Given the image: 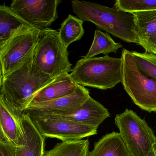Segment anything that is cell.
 Segmentation results:
<instances>
[{"label": "cell", "instance_id": "3", "mask_svg": "<svg viewBox=\"0 0 156 156\" xmlns=\"http://www.w3.org/2000/svg\"><path fill=\"white\" fill-rule=\"evenodd\" d=\"M79 85L100 90L112 89L122 82L121 57L107 55L78 61L70 73Z\"/></svg>", "mask_w": 156, "mask_h": 156}, {"label": "cell", "instance_id": "9", "mask_svg": "<svg viewBox=\"0 0 156 156\" xmlns=\"http://www.w3.org/2000/svg\"><path fill=\"white\" fill-rule=\"evenodd\" d=\"M60 0H12L10 7L24 20L38 29L49 28L58 18Z\"/></svg>", "mask_w": 156, "mask_h": 156}, {"label": "cell", "instance_id": "13", "mask_svg": "<svg viewBox=\"0 0 156 156\" xmlns=\"http://www.w3.org/2000/svg\"><path fill=\"white\" fill-rule=\"evenodd\" d=\"M23 135L16 146L15 156H44L45 139L27 113L22 119Z\"/></svg>", "mask_w": 156, "mask_h": 156}, {"label": "cell", "instance_id": "16", "mask_svg": "<svg viewBox=\"0 0 156 156\" xmlns=\"http://www.w3.org/2000/svg\"><path fill=\"white\" fill-rule=\"evenodd\" d=\"M88 156H131L119 133L112 132L95 143Z\"/></svg>", "mask_w": 156, "mask_h": 156}, {"label": "cell", "instance_id": "1", "mask_svg": "<svg viewBox=\"0 0 156 156\" xmlns=\"http://www.w3.org/2000/svg\"><path fill=\"white\" fill-rule=\"evenodd\" d=\"M33 53L0 79V98L24 112L37 93L56 78L45 74L34 64Z\"/></svg>", "mask_w": 156, "mask_h": 156}, {"label": "cell", "instance_id": "22", "mask_svg": "<svg viewBox=\"0 0 156 156\" xmlns=\"http://www.w3.org/2000/svg\"><path fill=\"white\" fill-rule=\"evenodd\" d=\"M114 7L129 13L156 11V0H117Z\"/></svg>", "mask_w": 156, "mask_h": 156}, {"label": "cell", "instance_id": "11", "mask_svg": "<svg viewBox=\"0 0 156 156\" xmlns=\"http://www.w3.org/2000/svg\"><path fill=\"white\" fill-rule=\"evenodd\" d=\"M24 113L0 98V140L18 145L23 135L22 119Z\"/></svg>", "mask_w": 156, "mask_h": 156}, {"label": "cell", "instance_id": "18", "mask_svg": "<svg viewBox=\"0 0 156 156\" xmlns=\"http://www.w3.org/2000/svg\"><path fill=\"white\" fill-rule=\"evenodd\" d=\"M123 47L121 43L115 42L109 34L96 30L90 49L86 55L82 56V58L89 59L100 54L107 55L111 53H116Z\"/></svg>", "mask_w": 156, "mask_h": 156}, {"label": "cell", "instance_id": "12", "mask_svg": "<svg viewBox=\"0 0 156 156\" xmlns=\"http://www.w3.org/2000/svg\"><path fill=\"white\" fill-rule=\"evenodd\" d=\"M42 115L64 119L98 128L100 124L110 116L108 110L91 96L83 105L73 111L68 113Z\"/></svg>", "mask_w": 156, "mask_h": 156}, {"label": "cell", "instance_id": "21", "mask_svg": "<svg viewBox=\"0 0 156 156\" xmlns=\"http://www.w3.org/2000/svg\"><path fill=\"white\" fill-rule=\"evenodd\" d=\"M140 71L148 77L156 81V55L145 52L131 51Z\"/></svg>", "mask_w": 156, "mask_h": 156}, {"label": "cell", "instance_id": "20", "mask_svg": "<svg viewBox=\"0 0 156 156\" xmlns=\"http://www.w3.org/2000/svg\"><path fill=\"white\" fill-rule=\"evenodd\" d=\"M83 22L78 17L69 14L62 23L59 30V35L66 47L68 48L71 44L82 39L85 32Z\"/></svg>", "mask_w": 156, "mask_h": 156}, {"label": "cell", "instance_id": "25", "mask_svg": "<svg viewBox=\"0 0 156 156\" xmlns=\"http://www.w3.org/2000/svg\"><path fill=\"white\" fill-rule=\"evenodd\" d=\"M153 54H154L156 55V46H155V49H154V51H153Z\"/></svg>", "mask_w": 156, "mask_h": 156}, {"label": "cell", "instance_id": "15", "mask_svg": "<svg viewBox=\"0 0 156 156\" xmlns=\"http://www.w3.org/2000/svg\"><path fill=\"white\" fill-rule=\"evenodd\" d=\"M79 86L70 74L62 75L41 89L32 102H44L66 96L73 93Z\"/></svg>", "mask_w": 156, "mask_h": 156}, {"label": "cell", "instance_id": "7", "mask_svg": "<svg viewBox=\"0 0 156 156\" xmlns=\"http://www.w3.org/2000/svg\"><path fill=\"white\" fill-rule=\"evenodd\" d=\"M41 30L23 26L0 46L1 78L15 70L33 52Z\"/></svg>", "mask_w": 156, "mask_h": 156}, {"label": "cell", "instance_id": "5", "mask_svg": "<svg viewBox=\"0 0 156 156\" xmlns=\"http://www.w3.org/2000/svg\"><path fill=\"white\" fill-rule=\"evenodd\" d=\"M121 83L135 105L148 112H156V81L141 73L131 51L123 49Z\"/></svg>", "mask_w": 156, "mask_h": 156}, {"label": "cell", "instance_id": "17", "mask_svg": "<svg viewBox=\"0 0 156 156\" xmlns=\"http://www.w3.org/2000/svg\"><path fill=\"white\" fill-rule=\"evenodd\" d=\"M24 26H34L24 20L10 7L5 4L0 6V46Z\"/></svg>", "mask_w": 156, "mask_h": 156}, {"label": "cell", "instance_id": "14", "mask_svg": "<svg viewBox=\"0 0 156 156\" xmlns=\"http://www.w3.org/2000/svg\"><path fill=\"white\" fill-rule=\"evenodd\" d=\"M139 45L153 54L156 44V11L132 13Z\"/></svg>", "mask_w": 156, "mask_h": 156}, {"label": "cell", "instance_id": "8", "mask_svg": "<svg viewBox=\"0 0 156 156\" xmlns=\"http://www.w3.org/2000/svg\"><path fill=\"white\" fill-rule=\"evenodd\" d=\"M28 114L45 137L71 141L83 140L97 134L98 128L45 115Z\"/></svg>", "mask_w": 156, "mask_h": 156}, {"label": "cell", "instance_id": "2", "mask_svg": "<svg viewBox=\"0 0 156 156\" xmlns=\"http://www.w3.org/2000/svg\"><path fill=\"white\" fill-rule=\"evenodd\" d=\"M73 10L83 21L92 22L97 28L129 43L139 45L133 14L116 7L99 3L74 0Z\"/></svg>", "mask_w": 156, "mask_h": 156}, {"label": "cell", "instance_id": "6", "mask_svg": "<svg viewBox=\"0 0 156 156\" xmlns=\"http://www.w3.org/2000/svg\"><path fill=\"white\" fill-rule=\"evenodd\" d=\"M115 124L131 156H146L156 144L151 128L132 110L117 115Z\"/></svg>", "mask_w": 156, "mask_h": 156}, {"label": "cell", "instance_id": "24", "mask_svg": "<svg viewBox=\"0 0 156 156\" xmlns=\"http://www.w3.org/2000/svg\"><path fill=\"white\" fill-rule=\"evenodd\" d=\"M146 156H156V144L153 146L152 149Z\"/></svg>", "mask_w": 156, "mask_h": 156}, {"label": "cell", "instance_id": "4", "mask_svg": "<svg viewBox=\"0 0 156 156\" xmlns=\"http://www.w3.org/2000/svg\"><path fill=\"white\" fill-rule=\"evenodd\" d=\"M69 52L59 35V30L42 29L33 53L34 64L43 73L53 78L71 73L72 64Z\"/></svg>", "mask_w": 156, "mask_h": 156}, {"label": "cell", "instance_id": "23", "mask_svg": "<svg viewBox=\"0 0 156 156\" xmlns=\"http://www.w3.org/2000/svg\"><path fill=\"white\" fill-rule=\"evenodd\" d=\"M16 146L0 140V156H15Z\"/></svg>", "mask_w": 156, "mask_h": 156}, {"label": "cell", "instance_id": "10", "mask_svg": "<svg viewBox=\"0 0 156 156\" xmlns=\"http://www.w3.org/2000/svg\"><path fill=\"white\" fill-rule=\"evenodd\" d=\"M89 90L79 85L73 94L54 100L32 102L25 110L31 115H49L68 113L79 108L90 97Z\"/></svg>", "mask_w": 156, "mask_h": 156}, {"label": "cell", "instance_id": "19", "mask_svg": "<svg viewBox=\"0 0 156 156\" xmlns=\"http://www.w3.org/2000/svg\"><path fill=\"white\" fill-rule=\"evenodd\" d=\"M88 139L63 141L57 143L53 148L45 151L44 156H88Z\"/></svg>", "mask_w": 156, "mask_h": 156}]
</instances>
